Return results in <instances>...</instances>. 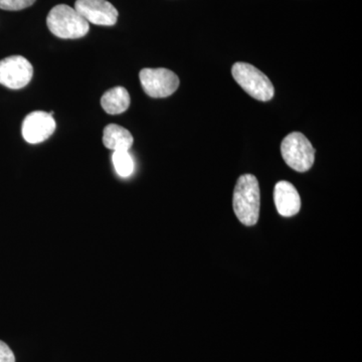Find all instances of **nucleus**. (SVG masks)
Returning a JSON list of instances; mask_svg holds the SVG:
<instances>
[{
	"instance_id": "1",
	"label": "nucleus",
	"mask_w": 362,
	"mask_h": 362,
	"mask_svg": "<svg viewBox=\"0 0 362 362\" xmlns=\"http://www.w3.org/2000/svg\"><path fill=\"white\" fill-rule=\"evenodd\" d=\"M233 211L243 225L252 226L259 221L261 192L256 176H240L233 197Z\"/></svg>"
},
{
	"instance_id": "2",
	"label": "nucleus",
	"mask_w": 362,
	"mask_h": 362,
	"mask_svg": "<svg viewBox=\"0 0 362 362\" xmlns=\"http://www.w3.org/2000/svg\"><path fill=\"white\" fill-rule=\"evenodd\" d=\"M47 25L52 35L64 40L81 39L90 30L89 23L66 4H59L49 11Z\"/></svg>"
},
{
	"instance_id": "3",
	"label": "nucleus",
	"mask_w": 362,
	"mask_h": 362,
	"mask_svg": "<svg viewBox=\"0 0 362 362\" xmlns=\"http://www.w3.org/2000/svg\"><path fill=\"white\" fill-rule=\"evenodd\" d=\"M232 74L235 82L254 99L268 102L274 97L275 89L270 78L256 66L247 63H235Z\"/></svg>"
},
{
	"instance_id": "4",
	"label": "nucleus",
	"mask_w": 362,
	"mask_h": 362,
	"mask_svg": "<svg viewBox=\"0 0 362 362\" xmlns=\"http://www.w3.org/2000/svg\"><path fill=\"white\" fill-rule=\"evenodd\" d=\"M281 153L289 168L298 173H306L313 166L315 149L302 133L286 136L281 144Z\"/></svg>"
},
{
	"instance_id": "5",
	"label": "nucleus",
	"mask_w": 362,
	"mask_h": 362,
	"mask_svg": "<svg viewBox=\"0 0 362 362\" xmlns=\"http://www.w3.org/2000/svg\"><path fill=\"white\" fill-rule=\"evenodd\" d=\"M139 78L143 90L151 98L171 96L180 87V78L168 69H143Z\"/></svg>"
},
{
	"instance_id": "6",
	"label": "nucleus",
	"mask_w": 362,
	"mask_h": 362,
	"mask_svg": "<svg viewBox=\"0 0 362 362\" xmlns=\"http://www.w3.org/2000/svg\"><path fill=\"white\" fill-rule=\"evenodd\" d=\"M33 75L32 64L21 56H11L0 61V84L8 89H23Z\"/></svg>"
},
{
	"instance_id": "7",
	"label": "nucleus",
	"mask_w": 362,
	"mask_h": 362,
	"mask_svg": "<svg viewBox=\"0 0 362 362\" xmlns=\"http://www.w3.org/2000/svg\"><path fill=\"white\" fill-rule=\"evenodd\" d=\"M56 121L51 114L44 111H33L23 120V139L30 144H37L49 139L56 130Z\"/></svg>"
},
{
	"instance_id": "8",
	"label": "nucleus",
	"mask_w": 362,
	"mask_h": 362,
	"mask_svg": "<svg viewBox=\"0 0 362 362\" xmlns=\"http://www.w3.org/2000/svg\"><path fill=\"white\" fill-rule=\"evenodd\" d=\"M75 9L93 25L112 26L118 20V11L107 0H77Z\"/></svg>"
},
{
	"instance_id": "9",
	"label": "nucleus",
	"mask_w": 362,
	"mask_h": 362,
	"mask_svg": "<svg viewBox=\"0 0 362 362\" xmlns=\"http://www.w3.org/2000/svg\"><path fill=\"white\" fill-rule=\"evenodd\" d=\"M274 202L278 213L285 218L295 216L301 209V199L296 187L288 181H279L276 185Z\"/></svg>"
},
{
	"instance_id": "10",
	"label": "nucleus",
	"mask_w": 362,
	"mask_h": 362,
	"mask_svg": "<svg viewBox=\"0 0 362 362\" xmlns=\"http://www.w3.org/2000/svg\"><path fill=\"white\" fill-rule=\"evenodd\" d=\"M133 142L132 134L125 128L117 124H109L105 127L103 143L106 148L113 151H129Z\"/></svg>"
},
{
	"instance_id": "11",
	"label": "nucleus",
	"mask_w": 362,
	"mask_h": 362,
	"mask_svg": "<svg viewBox=\"0 0 362 362\" xmlns=\"http://www.w3.org/2000/svg\"><path fill=\"white\" fill-rule=\"evenodd\" d=\"M131 103L130 95L123 87H115L107 90L102 96V108L107 114L118 115L129 108Z\"/></svg>"
},
{
	"instance_id": "12",
	"label": "nucleus",
	"mask_w": 362,
	"mask_h": 362,
	"mask_svg": "<svg viewBox=\"0 0 362 362\" xmlns=\"http://www.w3.org/2000/svg\"><path fill=\"white\" fill-rule=\"evenodd\" d=\"M113 163L121 177H128L134 170V162L128 151H114Z\"/></svg>"
},
{
	"instance_id": "13",
	"label": "nucleus",
	"mask_w": 362,
	"mask_h": 362,
	"mask_svg": "<svg viewBox=\"0 0 362 362\" xmlns=\"http://www.w3.org/2000/svg\"><path fill=\"white\" fill-rule=\"evenodd\" d=\"M35 0H0V9L18 11L28 8L35 4Z\"/></svg>"
},
{
	"instance_id": "14",
	"label": "nucleus",
	"mask_w": 362,
	"mask_h": 362,
	"mask_svg": "<svg viewBox=\"0 0 362 362\" xmlns=\"http://www.w3.org/2000/svg\"><path fill=\"white\" fill-rule=\"evenodd\" d=\"M0 362H16L13 350L1 340H0Z\"/></svg>"
}]
</instances>
